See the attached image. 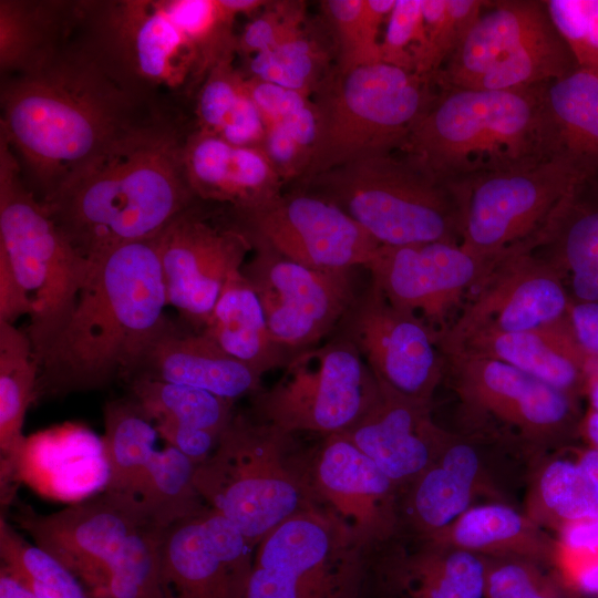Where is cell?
Returning a JSON list of instances; mask_svg holds the SVG:
<instances>
[{
	"label": "cell",
	"instance_id": "obj_43",
	"mask_svg": "<svg viewBox=\"0 0 598 598\" xmlns=\"http://www.w3.org/2000/svg\"><path fill=\"white\" fill-rule=\"evenodd\" d=\"M162 7L197 52L203 76L237 51L235 17L219 0H161Z\"/></svg>",
	"mask_w": 598,
	"mask_h": 598
},
{
	"label": "cell",
	"instance_id": "obj_42",
	"mask_svg": "<svg viewBox=\"0 0 598 598\" xmlns=\"http://www.w3.org/2000/svg\"><path fill=\"white\" fill-rule=\"evenodd\" d=\"M328 59L324 47L306 27L283 43L249 56L246 75L310 96L330 73Z\"/></svg>",
	"mask_w": 598,
	"mask_h": 598
},
{
	"label": "cell",
	"instance_id": "obj_11",
	"mask_svg": "<svg viewBox=\"0 0 598 598\" xmlns=\"http://www.w3.org/2000/svg\"><path fill=\"white\" fill-rule=\"evenodd\" d=\"M577 62L543 1H489L434 75L439 90H512L568 75Z\"/></svg>",
	"mask_w": 598,
	"mask_h": 598
},
{
	"label": "cell",
	"instance_id": "obj_46",
	"mask_svg": "<svg viewBox=\"0 0 598 598\" xmlns=\"http://www.w3.org/2000/svg\"><path fill=\"white\" fill-rule=\"evenodd\" d=\"M245 83L266 124L282 125L310 153L311 158L318 134V111L310 96L247 75Z\"/></svg>",
	"mask_w": 598,
	"mask_h": 598
},
{
	"label": "cell",
	"instance_id": "obj_59",
	"mask_svg": "<svg viewBox=\"0 0 598 598\" xmlns=\"http://www.w3.org/2000/svg\"><path fill=\"white\" fill-rule=\"evenodd\" d=\"M225 10L233 17L256 12L264 9L269 1L265 0H219Z\"/></svg>",
	"mask_w": 598,
	"mask_h": 598
},
{
	"label": "cell",
	"instance_id": "obj_53",
	"mask_svg": "<svg viewBox=\"0 0 598 598\" xmlns=\"http://www.w3.org/2000/svg\"><path fill=\"white\" fill-rule=\"evenodd\" d=\"M161 439L190 458L196 465L205 461L215 450L219 435L171 421L155 422Z\"/></svg>",
	"mask_w": 598,
	"mask_h": 598
},
{
	"label": "cell",
	"instance_id": "obj_52",
	"mask_svg": "<svg viewBox=\"0 0 598 598\" xmlns=\"http://www.w3.org/2000/svg\"><path fill=\"white\" fill-rule=\"evenodd\" d=\"M261 148L283 183L302 178L310 162V153L282 125L266 124Z\"/></svg>",
	"mask_w": 598,
	"mask_h": 598
},
{
	"label": "cell",
	"instance_id": "obj_54",
	"mask_svg": "<svg viewBox=\"0 0 598 598\" xmlns=\"http://www.w3.org/2000/svg\"><path fill=\"white\" fill-rule=\"evenodd\" d=\"M33 305L19 282L12 266L0 249V321L14 323L22 316L31 317Z\"/></svg>",
	"mask_w": 598,
	"mask_h": 598
},
{
	"label": "cell",
	"instance_id": "obj_38",
	"mask_svg": "<svg viewBox=\"0 0 598 598\" xmlns=\"http://www.w3.org/2000/svg\"><path fill=\"white\" fill-rule=\"evenodd\" d=\"M196 466L167 444L154 454L142 476L136 498L155 528L165 532L208 506L194 484Z\"/></svg>",
	"mask_w": 598,
	"mask_h": 598
},
{
	"label": "cell",
	"instance_id": "obj_57",
	"mask_svg": "<svg viewBox=\"0 0 598 598\" xmlns=\"http://www.w3.org/2000/svg\"><path fill=\"white\" fill-rule=\"evenodd\" d=\"M0 598H38L0 569Z\"/></svg>",
	"mask_w": 598,
	"mask_h": 598
},
{
	"label": "cell",
	"instance_id": "obj_30",
	"mask_svg": "<svg viewBox=\"0 0 598 598\" xmlns=\"http://www.w3.org/2000/svg\"><path fill=\"white\" fill-rule=\"evenodd\" d=\"M526 240L569 279L571 300L598 302V176L575 185Z\"/></svg>",
	"mask_w": 598,
	"mask_h": 598
},
{
	"label": "cell",
	"instance_id": "obj_48",
	"mask_svg": "<svg viewBox=\"0 0 598 598\" xmlns=\"http://www.w3.org/2000/svg\"><path fill=\"white\" fill-rule=\"evenodd\" d=\"M578 68L598 72V0H543Z\"/></svg>",
	"mask_w": 598,
	"mask_h": 598
},
{
	"label": "cell",
	"instance_id": "obj_27",
	"mask_svg": "<svg viewBox=\"0 0 598 598\" xmlns=\"http://www.w3.org/2000/svg\"><path fill=\"white\" fill-rule=\"evenodd\" d=\"M441 352H461L514 367L580 400L587 392V355L575 341L566 317L536 330L478 329L455 338L435 336Z\"/></svg>",
	"mask_w": 598,
	"mask_h": 598
},
{
	"label": "cell",
	"instance_id": "obj_37",
	"mask_svg": "<svg viewBox=\"0 0 598 598\" xmlns=\"http://www.w3.org/2000/svg\"><path fill=\"white\" fill-rule=\"evenodd\" d=\"M103 422L109 467L105 489L136 497L142 476L157 451L155 423L130 395L107 401Z\"/></svg>",
	"mask_w": 598,
	"mask_h": 598
},
{
	"label": "cell",
	"instance_id": "obj_18",
	"mask_svg": "<svg viewBox=\"0 0 598 598\" xmlns=\"http://www.w3.org/2000/svg\"><path fill=\"white\" fill-rule=\"evenodd\" d=\"M334 333L354 344L380 385L432 403L445 373L435 330L390 303L375 283L357 296Z\"/></svg>",
	"mask_w": 598,
	"mask_h": 598
},
{
	"label": "cell",
	"instance_id": "obj_56",
	"mask_svg": "<svg viewBox=\"0 0 598 598\" xmlns=\"http://www.w3.org/2000/svg\"><path fill=\"white\" fill-rule=\"evenodd\" d=\"M575 451L574 457L588 477L598 498V450L587 446Z\"/></svg>",
	"mask_w": 598,
	"mask_h": 598
},
{
	"label": "cell",
	"instance_id": "obj_47",
	"mask_svg": "<svg viewBox=\"0 0 598 598\" xmlns=\"http://www.w3.org/2000/svg\"><path fill=\"white\" fill-rule=\"evenodd\" d=\"M233 148L218 135L198 128L187 135L184 165L197 199L225 203Z\"/></svg>",
	"mask_w": 598,
	"mask_h": 598
},
{
	"label": "cell",
	"instance_id": "obj_32",
	"mask_svg": "<svg viewBox=\"0 0 598 598\" xmlns=\"http://www.w3.org/2000/svg\"><path fill=\"white\" fill-rule=\"evenodd\" d=\"M79 1L1 0L0 69L2 76L33 71L72 39Z\"/></svg>",
	"mask_w": 598,
	"mask_h": 598
},
{
	"label": "cell",
	"instance_id": "obj_19",
	"mask_svg": "<svg viewBox=\"0 0 598 598\" xmlns=\"http://www.w3.org/2000/svg\"><path fill=\"white\" fill-rule=\"evenodd\" d=\"M197 200L156 237V245L167 306L192 330L202 331L226 281L241 270L252 246L233 220H209Z\"/></svg>",
	"mask_w": 598,
	"mask_h": 598
},
{
	"label": "cell",
	"instance_id": "obj_39",
	"mask_svg": "<svg viewBox=\"0 0 598 598\" xmlns=\"http://www.w3.org/2000/svg\"><path fill=\"white\" fill-rule=\"evenodd\" d=\"M125 384L128 395L154 423L171 421L220 436L235 414L234 401L200 389L143 377Z\"/></svg>",
	"mask_w": 598,
	"mask_h": 598
},
{
	"label": "cell",
	"instance_id": "obj_60",
	"mask_svg": "<svg viewBox=\"0 0 598 598\" xmlns=\"http://www.w3.org/2000/svg\"><path fill=\"white\" fill-rule=\"evenodd\" d=\"M354 598H389L381 590L373 586H365L362 591Z\"/></svg>",
	"mask_w": 598,
	"mask_h": 598
},
{
	"label": "cell",
	"instance_id": "obj_8",
	"mask_svg": "<svg viewBox=\"0 0 598 598\" xmlns=\"http://www.w3.org/2000/svg\"><path fill=\"white\" fill-rule=\"evenodd\" d=\"M433 86L431 79L382 62L330 72L315 92L318 134L300 182L400 151L439 93Z\"/></svg>",
	"mask_w": 598,
	"mask_h": 598
},
{
	"label": "cell",
	"instance_id": "obj_14",
	"mask_svg": "<svg viewBox=\"0 0 598 598\" xmlns=\"http://www.w3.org/2000/svg\"><path fill=\"white\" fill-rule=\"evenodd\" d=\"M368 571L364 551L322 507L299 513L256 546L244 598H353Z\"/></svg>",
	"mask_w": 598,
	"mask_h": 598
},
{
	"label": "cell",
	"instance_id": "obj_7",
	"mask_svg": "<svg viewBox=\"0 0 598 598\" xmlns=\"http://www.w3.org/2000/svg\"><path fill=\"white\" fill-rule=\"evenodd\" d=\"M400 153L365 157L303 184L339 206L381 246L460 244L464 186L442 182Z\"/></svg>",
	"mask_w": 598,
	"mask_h": 598
},
{
	"label": "cell",
	"instance_id": "obj_1",
	"mask_svg": "<svg viewBox=\"0 0 598 598\" xmlns=\"http://www.w3.org/2000/svg\"><path fill=\"white\" fill-rule=\"evenodd\" d=\"M0 136L44 200L115 141L164 115L116 80L74 37L40 68L1 85Z\"/></svg>",
	"mask_w": 598,
	"mask_h": 598
},
{
	"label": "cell",
	"instance_id": "obj_26",
	"mask_svg": "<svg viewBox=\"0 0 598 598\" xmlns=\"http://www.w3.org/2000/svg\"><path fill=\"white\" fill-rule=\"evenodd\" d=\"M109 481L102 437L84 425L64 423L25 436L14 460L10 485L47 497L80 502L103 492Z\"/></svg>",
	"mask_w": 598,
	"mask_h": 598
},
{
	"label": "cell",
	"instance_id": "obj_45",
	"mask_svg": "<svg viewBox=\"0 0 598 598\" xmlns=\"http://www.w3.org/2000/svg\"><path fill=\"white\" fill-rule=\"evenodd\" d=\"M484 558V598H577L558 569L519 558Z\"/></svg>",
	"mask_w": 598,
	"mask_h": 598
},
{
	"label": "cell",
	"instance_id": "obj_34",
	"mask_svg": "<svg viewBox=\"0 0 598 598\" xmlns=\"http://www.w3.org/2000/svg\"><path fill=\"white\" fill-rule=\"evenodd\" d=\"M543 101L555 155L598 176V72L577 68L544 84Z\"/></svg>",
	"mask_w": 598,
	"mask_h": 598
},
{
	"label": "cell",
	"instance_id": "obj_20",
	"mask_svg": "<svg viewBox=\"0 0 598 598\" xmlns=\"http://www.w3.org/2000/svg\"><path fill=\"white\" fill-rule=\"evenodd\" d=\"M471 292L460 316L436 336L540 329L563 320L571 301L565 278L526 240L504 250Z\"/></svg>",
	"mask_w": 598,
	"mask_h": 598
},
{
	"label": "cell",
	"instance_id": "obj_5",
	"mask_svg": "<svg viewBox=\"0 0 598 598\" xmlns=\"http://www.w3.org/2000/svg\"><path fill=\"white\" fill-rule=\"evenodd\" d=\"M13 519L89 598H168L161 576L164 532L136 497L105 489L49 514L19 504Z\"/></svg>",
	"mask_w": 598,
	"mask_h": 598
},
{
	"label": "cell",
	"instance_id": "obj_15",
	"mask_svg": "<svg viewBox=\"0 0 598 598\" xmlns=\"http://www.w3.org/2000/svg\"><path fill=\"white\" fill-rule=\"evenodd\" d=\"M587 178L591 177L569 159L555 156L532 167L470 182L464 186L460 245L495 260L534 235L571 188Z\"/></svg>",
	"mask_w": 598,
	"mask_h": 598
},
{
	"label": "cell",
	"instance_id": "obj_24",
	"mask_svg": "<svg viewBox=\"0 0 598 598\" xmlns=\"http://www.w3.org/2000/svg\"><path fill=\"white\" fill-rule=\"evenodd\" d=\"M255 547L225 516L207 506L167 528L161 576L168 598H244Z\"/></svg>",
	"mask_w": 598,
	"mask_h": 598
},
{
	"label": "cell",
	"instance_id": "obj_44",
	"mask_svg": "<svg viewBox=\"0 0 598 598\" xmlns=\"http://www.w3.org/2000/svg\"><path fill=\"white\" fill-rule=\"evenodd\" d=\"M489 1L422 0L425 47L415 74L433 80Z\"/></svg>",
	"mask_w": 598,
	"mask_h": 598
},
{
	"label": "cell",
	"instance_id": "obj_36",
	"mask_svg": "<svg viewBox=\"0 0 598 598\" xmlns=\"http://www.w3.org/2000/svg\"><path fill=\"white\" fill-rule=\"evenodd\" d=\"M561 452L529 465L523 509L558 536L581 520L598 518V498L588 477L575 457L561 456Z\"/></svg>",
	"mask_w": 598,
	"mask_h": 598
},
{
	"label": "cell",
	"instance_id": "obj_21",
	"mask_svg": "<svg viewBox=\"0 0 598 598\" xmlns=\"http://www.w3.org/2000/svg\"><path fill=\"white\" fill-rule=\"evenodd\" d=\"M309 481L318 504L336 516L364 551L400 536L399 487L343 434L322 437L307 453Z\"/></svg>",
	"mask_w": 598,
	"mask_h": 598
},
{
	"label": "cell",
	"instance_id": "obj_3",
	"mask_svg": "<svg viewBox=\"0 0 598 598\" xmlns=\"http://www.w3.org/2000/svg\"><path fill=\"white\" fill-rule=\"evenodd\" d=\"M91 260L68 320L39 358L35 403L127 382L167 319L156 237Z\"/></svg>",
	"mask_w": 598,
	"mask_h": 598
},
{
	"label": "cell",
	"instance_id": "obj_10",
	"mask_svg": "<svg viewBox=\"0 0 598 598\" xmlns=\"http://www.w3.org/2000/svg\"><path fill=\"white\" fill-rule=\"evenodd\" d=\"M0 249L32 301L33 312L25 331L39 362L68 320L92 260L72 246L23 181L19 161L2 136Z\"/></svg>",
	"mask_w": 598,
	"mask_h": 598
},
{
	"label": "cell",
	"instance_id": "obj_50",
	"mask_svg": "<svg viewBox=\"0 0 598 598\" xmlns=\"http://www.w3.org/2000/svg\"><path fill=\"white\" fill-rule=\"evenodd\" d=\"M424 47L422 0H395L380 41L381 62L415 73Z\"/></svg>",
	"mask_w": 598,
	"mask_h": 598
},
{
	"label": "cell",
	"instance_id": "obj_31",
	"mask_svg": "<svg viewBox=\"0 0 598 598\" xmlns=\"http://www.w3.org/2000/svg\"><path fill=\"white\" fill-rule=\"evenodd\" d=\"M422 542L453 546L483 557L530 560L555 569L560 557L559 539L506 503L475 505Z\"/></svg>",
	"mask_w": 598,
	"mask_h": 598
},
{
	"label": "cell",
	"instance_id": "obj_2",
	"mask_svg": "<svg viewBox=\"0 0 598 598\" xmlns=\"http://www.w3.org/2000/svg\"><path fill=\"white\" fill-rule=\"evenodd\" d=\"M184 135L163 115L128 132L41 200L72 246L93 259L157 237L197 198Z\"/></svg>",
	"mask_w": 598,
	"mask_h": 598
},
{
	"label": "cell",
	"instance_id": "obj_23",
	"mask_svg": "<svg viewBox=\"0 0 598 598\" xmlns=\"http://www.w3.org/2000/svg\"><path fill=\"white\" fill-rule=\"evenodd\" d=\"M495 260L478 257L457 243L429 241L380 246L365 269L390 303L439 331Z\"/></svg>",
	"mask_w": 598,
	"mask_h": 598
},
{
	"label": "cell",
	"instance_id": "obj_25",
	"mask_svg": "<svg viewBox=\"0 0 598 598\" xmlns=\"http://www.w3.org/2000/svg\"><path fill=\"white\" fill-rule=\"evenodd\" d=\"M341 434L371 458L401 492L436 460L450 431L433 421L432 403L380 385L375 403Z\"/></svg>",
	"mask_w": 598,
	"mask_h": 598
},
{
	"label": "cell",
	"instance_id": "obj_49",
	"mask_svg": "<svg viewBox=\"0 0 598 598\" xmlns=\"http://www.w3.org/2000/svg\"><path fill=\"white\" fill-rule=\"evenodd\" d=\"M231 61L215 65L200 83L195 110L198 130L217 135L247 96L245 75Z\"/></svg>",
	"mask_w": 598,
	"mask_h": 598
},
{
	"label": "cell",
	"instance_id": "obj_35",
	"mask_svg": "<svg viewBox=\"0 0 598 598\" xmlns=\"http://www.w3.org/2000/svg\"><path fill=\"white\" fill-rule=\"evenodd\" d=\"M39 362L25 331L0 321V476L1 496L11 492L14 460L24 441L27 411L35 403Z\"/></svg>",
	"mask_w": 598,
	"mask_h": 598
},
{
	"label": "cell",
	"instance_id": "obj_22",
	"mask_svg": "<svg viewBox=\"0 0 598 598\" xmlns=\"http://www.w3.org/2000/svg\"><path fill=\"white\" fill-rule=\"evenodd\" d=\"M499 442L473 432H450L436 460L414 482L400 492V536L406 543L429 539L480 497L507 503L493 451Z\"/></svg>",
	"mask_w": 598,
	"mask_h": 598
},
{
	"label": "cell",
	"instance_id": "obj_16",
	"mask_svg": "<svg viewBox=\"0 0 598 598\" xmlns=\"http://www.w3.org/2000/svg\"><path fill=\"white\" fill-rule=\"evenodd\" d=\"M252 250L241 271L259 298L275 342L297 354L334 333L357 298L351 270L311 268L260 244Z\"/></svg>",
	"mask_w": 598,
	"mask_h": 598
},
{
	"label": "cell",
	"instance_id": "obj_40",
	"mask_svg": "<svg viewBox=\"0 0 598 598\" xmlns=\"http://www.w3.org/2000/svg\"><path fill=\"white\" fill-rule=\"evenodd\" d=\"M0 569L38 598H89L78 578L54 556L25 540L0 517Z\"/></svg>",
	"mask_w": 598,
	"mask_h": 598
},
{
	"label": "cell",
	"instance_id": "obj_51",
	"mask_svg": "<svg viewBox=\"0 0 598 598\" xmlns=\"http://www.w3.org/2000/svg\"><path fill=\"white\" fill-rule=\"evenodd\" d=\"M303 1H269L237 37V51L247 58L270 50L305 28Z\"/></svg>",
	"mask_w": 598,
	"mask_h": 598
},
{
	"label": "cell",
	"instance_id": "obj_33",
	"mask_svg": "<svg viewBox=\"0 0 598 598\" xmlns=\"http://www.w3.org/2000/svg\"><path fill=\"white\" fill-rule=\"evenodd\" d=\"M200 332L261 374L283 368L296 355L272 339L259 298L241 270L226 281Z\"/></svg>",
	"mask_w": 598,
	"mask_h": 598
},
{
	"label": "cell",
	"instance_id": "obj_29",
	"mask_svg": "<svg viewBox=\"0 0 598 598\" xmlns=\"http://www.w3.org/2000/svg\"><path fill=\"white\" fill-rule=\"evenodd\" d=\"M373 567L389 598H484L485 558L453 546L399 539Z\"/></svg>",
	"mask_w": 598,
	"mask_h": 598
},
{
	"label": "cell",
	"instance_id": "obj_9",
	"mask_svg": "<svg viewBox=\"0 0 598 598\" xmlns=\"http://www.w3.org/2000/svg\"><path fill=\"white\" fill-rule=\"evenodd\" d=\"M444 379L456 393L466 429L537 460L570 448L580 436L578 399L504 362L442 352Z\"/></svg>",
	"mask_w": 598,
	"mask_h": 598
},
{
	"label": "cell",
	"instance_id": "obj_58",
	"mask_svg": "<svg viewBox=\"0 0 598 598\" xmlns=\"http://www.w3.org/2000/svg\"><path fill=\"white\" fill-rule=\"evenodd\" d=\"M580 436L589 447L598 450V412L588 409L582 416Z\"/></svg>",
	"mask_w": 598,
	"mask_h": 598
},
{
	"label": "cell",
	"instance_id": "obj_4",
	"mask_svg": "<svg viewBox=\"0 0 598 598\" xmlns=\"http://www.w3.org/2000/svg\"><path fill=\"white\" fill-rule=\"evenodd\" d=\"M545 83L439 90L400 152L454 186L550 159L556 155L543 101Z\"/></svg>",
	"mask_w": 598,
	"mask_h": 598
},
{
	"label": "cell",
	"instance_id": "obj_28",
	"mask_svg": "<svg viewBox=\"0 0 598 598\" xmlns=\"http://www.w3.org/2000/svg\"><path fill=\"white\" fill-rule=\"evenodd\" d=\"M135 377L200 389L235 402L258 392L264 374L224 352L203 332L183 329L167 317L131 379Z\"/></svg>",
	"mask_w": 598,
	"mask_h": 598
},
{
	"label": "cell",
	"instance_id": "obj_12",
	"mask_svg": "<svg viewBox=\"0 0 598 598\" xmlns=\"http://www.w3.org/2000/svg\"><path fill=\"white\" fill-rule=\"evenodd\" d=\"M75 39L122 84L156 100L204 80L196 50L161 0L79 1Z\"/></svg>",
	"mask_w": 598,
	"mask_h": 598
},
{
	"label": "cell",
	"instance_id": "obj_55",
	"mask_svg": "<svg viewBox=\"0 0 598 598\" xmlns=\"http://www.w3.org/2000/svg\"><path fill=\"white\" fill-rule=\"evenodd\" d=\"M566 321L585 354L598 359V302L571 300Z\"/></svg>",
	"mask_w": 598,
	"mask_h": 598
},
{
	"label": "cell",
	"instance_id": "obj_41",
	"mask_svg": "<svg viewBox=\"0 0 598 598\" xmlns=\"http://www.w3.org/2000/svg\"><path fill=\"white\" fill-rule=\"evenodd\" d=\"M395 0L321 1L338 44L341 70L381 62L379 33Z\"/></svg>",
	"mask_w": 598,
	"mask_h": 598
},
{
	"label": "cell",
	"instance_id": "obj_13",
	"mask_svg": "<svg viewBox=\"0 0 598 598\" xmlns=\"http://www.w3.org/2000/svg\"><path fill=\"white\" fill-rule=\"evenodd\" d=\"M380 385L354 344L334 333L293 355L279 380L251 395L250 413L287 433H343L375 403Z\"/></svg>",
	"mask_w": 598,
	"mask_h": 598
},
{
	"label": "cell",
	"instance_id": "obj_6",
	"mask_svg": "<svg viewBox=\"0 0 598 598\" xmlns=\"http://www.w3.org/2000/svg\"><path fill=\"white\" fill-rule=\"evenodd\" d=\"M194 484L255 548L286 519L321 507L307 452L298 450L293 434L251 413L234 414L213 453L196 466Z\"/></svg>",
	"mask_w": 598,
	"mask_h": 598
},
{
	"label": "cell",
	"instance_id": "obj_17",
	"mask_svg": "<svg viewBox=\"0 0 598 598\" xmlns=\"http://www.w3.org/2000/svg\"><path fill=\"white\" fill-rule=\"evenodd\" d=\"M234 224L254 244L311 268H365L380 244L331 200L310 190L281 194L245 213Z\"/></svg>",
	"mask_w": 598,
	"mask_h": 598
}]
</instances>
